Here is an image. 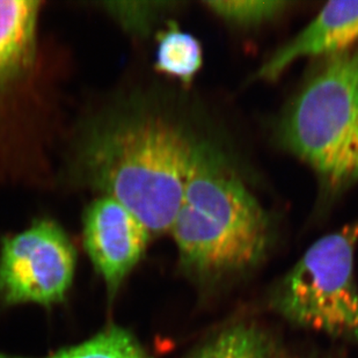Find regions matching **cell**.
Here are the masks:
<instances>
[{
	"instance_id": "cell-1",
	"label": "cell",
	"mask_w": 358,
	"mask_h": 358,
	"mask_svg": "<svg viewBox=\"0 0 358 358\" xmlns=\"http://www.w3.org/2000/svg\"><path fill=\"white\" fill-rule=\"evenodd\" d=\"M197 141L164 115L116 106L90 122L72 157V176L124 206L150 237L169 234L182 202Z\"/></svg>"
},
{
	"instance_id": "cell-2",
	"label": "cell",
	"mask_w": 358,
	"mask_h": 358,
	"mask_svg": "<svg viewBox=\"0 0 358 358\" xmlns=\"http://www.w3.org/2000/svg\"><path fill=\"white\" fill-rule=\"evenodd\" d=\"M169 234L183 271L211 282L257 264L271 241V222L225 158L197 142Z\"/></svg>"
},
{
	"instance_id": "cell-3",
	"label": "cell",
	"mask_w": 358,
	"mask_h": 358,
	"mask_svg": "<svg viewBox=\"0 0 358 358\" xmlns=\"http://www.w3.org/2000/svg\"><path fill=\"white\" fill-rule=\"evenodd\" d=\"M278 135L329 189L358 182V47L324 57L289 106Z\"/></svg>"
},
{
	"instance_id": "cell-4",
	"label": "cell",
	"mask_w": 358,
	"mask_h": 358,
	"mask_svg": "<svg viewBox=\"0 0 358 358\" xmlns=\"http://www.w3.org/2000/svg\"><path fill=\"white\" fill-rule=\"evenodd\" d=\"M357 243L358 223L315 241L278 284L273 308L291 324L358 341Z\"/></svg>"
},
{
	"instance_id": "cell-5",
	"label": "cell",
	"mask_w": 358,
	"mask_h": 358,
	"mask_svg": "<svg viewBox=\"0 0 358 358\" xmlns=\"http://www.w3.org/2000/svg\"><path fill=\"white\" fill-rule=\"evenodd\" d=\"M41 1L0 0V183L17 179L40 106Z\"/></svg>"
},
{
	"instance_id": "cell-6",
	"label": "cell",
	"mask_w": 358,
	"mask_h": 358,
	"mask_svg": "<svg viewBox=\"0 0 358 358\" xmlns=\"http://www.w3.org/2000/svg\"><path fill=\"white\" fill-rule=\"evenodd\" d=\"M77 254L64 229L51 220L31 227L0 246V301L6 305L56 304L75 276Z\"/></svg>"
},
{
	"instance_id": "cell-7",
	"label": "cell",
	"mask_w": 358,
	"mask_h": 358,
	"mask_svg": "<svg viewBox=\"0 0 358 358\" xmlns=\"http://www.w3.org/2000/svg\"><path fill=\"white\" fill-rule=\"evenodd\" d=\"M150 237L145 227L124 206L100 196L83 215L84 247L105 282L110 301L142 260Z\"/></svg>"
},
{
	"instance_id": "cell-8",
	"label": "cell",
	"mask_w": 358,
	"mask_h": 358,
	"mask_svg": "<svg viewBox=\"0 0 358 358\" xmlns=\"http://www.w3.org/2000/svg\"><path fill=\"white\" fill-rule=\"evenodd\" d=\"M358 47V1H331L296 38L280 48L257 72L278 79L299 58L331 56Z\"/></svg>"
},
{
	"instance_id": "cell-9",
	"label": "cell",
	"mask_w": 358,
	"mask_h": 358,
	"mask_svg": "<svg viewBox=\"0 0 358 358\" xmlns=\"http://www.w3.org/2000/svg\"><path fill=\"white\" fill-rule=\"evenodd\" d=\"M274 345L260 328L234 324L197 348L187 358H273Z\"/></svg>"
},
{
	"instance_id": "cell-10",
	"label": "cell",
	"mask_w": 358,
	"mask_h": 358,
	"mask_svg": "<svg viewBox=\"0 0 358 358\" xmlns=\"http://www.w3.org/2000/svg\"><path fill=\"white\" fill-rule=\"evenodd\" d=\"M202 58L199 41L173 22L158 36L156 69L162 73L189 84L202 66Z\"/></svg>"
},
{
	"instance_id": "cell-11",
	"label": "cell",
	"mask_w": 358,
	"mask_h": 358,
	"mask_svg": "<svg viewBox=\"0 0 358 358\" xmlns=\"http://www.w3.org/2000/svg\"><path fill=\"white\" fill-rule=\"evenodd\" d=\"M0 358H24L0 352ZM47 358H153L128 329L110 326L80 345Z\"/></svg>"
},
{
	"instance_id": "cell-12",
	"label": "cell",
	"mask_w": 358,
	"mask_h": 358,
	"mask_svg": "<svg viewBox=\"0 0 358 358\" xmlns=\"http://www.w3.org/2000/svg\"><path fill=\"white\" fill-rule=\"evenodd\" d=\"M206 6L218 17L238 26H257L287 8V1H206Z\"/></svg>"
},
{
	"instance_id": "cell-13",
	"label": "cell",
	"mask_w": 358,
	"mask_h": 358,
	"mask_svg": "<svg viewBox=\"0 0 358 358\" xmlns=\"http://www.w3.org/2000/svg\"><path fill=\"white\" fill-rule=\"evenodd\" d=\"M165 3H106V10L129 31L142 34L151 29L164 12Z\"/></svg>"
}]
</instances>
